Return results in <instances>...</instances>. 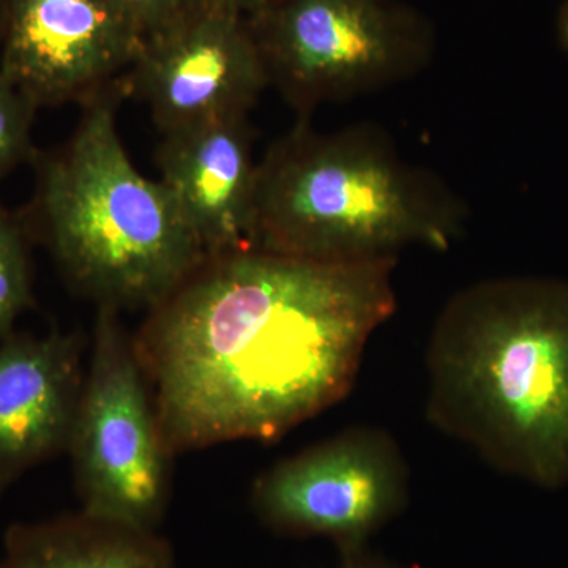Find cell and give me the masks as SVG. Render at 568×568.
<instances>
[{"label":"cell","mask_w":568,"mask_h":568,"mask_svg":"<svg viewBox=\"0 0 568 568\" xmlns=\"http://www.w3.org/2000/svg\"><path fill=\"white\" fill-rule=\"evenodd\" d=\"M395 264L205 257L133 342L168 450L276 439L345 399L394 316Z\"/></svg>","instance_id":"obj_1"},{"label":"cell","mask_w":568,"mask_h":568,"mask_svg":"<svg viewBox=\"0 0 568 568\" xmlns=\"http://www.w3.org/2000/svg\"><path fill=\"white\" fill-rule=\"evenodd\" d=\"M426 418L489 466L540 488L568 485V282L470 284L426 349Z\"/></svg>","instance_id":"obj_2"},{"label":"cell","mask_w":568,"mask_h":568,"mask_svg":"<svg viewBox=\"0 0 568 568\" xmlns=\"http://www.w3.org/2000/svg\"><path fill=\"white\" fill-rule=\"evenodd\" d=\"M465 207L440 179L406 163L377 126L336 132L298 121L257 162L250 248L354 264L407 246L450 248Z\"/></svg>","instance_id":"obj_3"},{"label":"cell","mask_w":568,"mask_h":568,"mask_svg":"<svg viewBox=\"0 0 568 568\" xmlns=\"http://www.w3.org/2000/svg\"><path fill=\"white\" fill-rule=\"evenodd\" d=\"M118 99L84 106L61 149L36 153V189L20 219L100 308L151 310L207 254L163 183L134 168L115 123Z\"/></svg>","instance_id":"obj_4"},{"label":"cell","mask_w":568,"mask_h":568,"mask_svg":"<svg viewBox=\"0 0 568 568\" xmlns=\"http://www.w3.org/2000/svg\"><path fill=\"white\" fill-rule=\"evenodd\" d=\"M268 84L298 121L428 65L433 32L395 0H271L248 17Z\"/></svg>","instance_id":"obj_5"},{"label":"cell","mask_w":568,"mask_h":568,"mask_svg":"<svg viewBox=\"0 0 568 568\" xmlns=\"http://www.w3.org/2000/svg\"><path fill=\"white\" fill-rule=\"evenodd\" d=\"M69 450L81 511L123 528L159 532L170 497L171 452L118 310H99Z\"/></svg>","instance_id":"obj_6"},{"label":"cell","mask_w":568,"mask_h":568,"mask_svg":"<svg viewBox=\"0 0 568 568\" xmlns=\"http://www.w3.org/2000/svg\"><path fill=\"white\" fill-rule=\"evenodd\" d=\"M409 487L394 436L354 425L265 470L254 481L252 506L280 536L325 537L347 555L368 548L406 510Z\"/></svg>","instance_id":"obj_7"},{"label":"cell","mask_w":568,"mask_h":568,"mask_svg":"<svg viewBox=\"0 0 568 568\" xmlns=\"http://www.w3.org/2000/svg\"><path fill=\"white\" fill-rule=\"evenodd\" d=\"M145 37L114 0H7L0 73L37 108L122 97Z\"/></svg>","instance_id":"obj_8"},{"label":"cell","mask_w":568,"mask_h":568,"mask_svg":"<svg viewBox=\"0 0 568 568\" xmlns=\"http://www.w3.org/2000/svg\"><path fill=\"white\" fill-rule=\"evenodd\" d=\"M268 85L248 17L220 2L145 41L123 95L144 103L168 134L248 115Z\"/></svg>","instance_id":"obj_9"},{"label":"cell","mask_w":568,"mask_h":568,"mask_svg":"<svg viewBox=\"0 0 568 568\" xmlns=\"http://www.w3.org/2000/svg\"><path fill=\"white\" fill-rule=\"evenodd\" d=\"M82 381L77 335L13 332L0 342V493L69 450Z\"/></svg>","instance_id":"obj_10"},{"label":"cell","mask_w":568,"mask_h":568,"mask_svg":"<svg viewBox=\"0 0 568 568\" xmlns=\"http://www.w3.org/2000/svg\"><path fill=\"white\" fill-rule=\"evenodd\" d=\"M248 115L163 134L160 182L207 256L250 246L257 162Z\"/></svg>","instance_id":"obj_11"},{"label":"cell","mask_w":568,"mask_h":568,"mask_svg":"<svg viewBox=\"0 0 568 568\" xmlns=\"http://www.w3.org/2000/svg\"><path fill=\"white\" fill-rule=\"evenodd\" d=\"M0 568H174V552L159 532L80 510L7 530Z\"/></svg>","instance_id":"obj_12"},{"label":"cell","mask_w":568,"mask_h":568,"mask_svg":"<svg viewBox=\"0 0 568 568\" xmlns=\"http://www.w3.org/2000/svg\"><path fill=\"white\" fill-rule=\"evenodd\" d=\"M29 239L20 215L0 203V342L13 334L18 317L32 305Z\"/></svg>","instance_id":"obj_13"},{"label":"cell","mask_w":568,"mask_h":568,"mask_svg":"<svg viewBox=\"0 0 568 568\" xmlns=\"http://www.w3.org/2000/svg\"><path fill=\"white\" fill-rule=\"evenodd\" d=\"M37 108L0 73V183L26 160H33Z\"/></svg>","instance_id":"obj_14"},{"label":"cell","mask_w":568,"mask_h":568,"mask_svg":"<svg viewBox=\"0 0 568 568\" xmlns=\"http://www.w3.org/2000/svg\"><path fill=\"white\" fill-rule=\"evenodd\" d=\"M114 2L136 22L148 41L213 3H234V0H114Z\"/></svg>","instance_id":"obj_15"},{"label":"cell","mask_w":568,"mask_h":568,"mask_svg":"<svg viewBox=\"0 0 568 568\" xmlns=\"http://www.w3.org/2000/svg\"><path fill=\"white\" fill-rule=\"evenodd\" d=\"M339 556H342V562L338 568H403L383 556L375 555L368 548Z\"/></svg>","instance_id":"obj_16"},{"label":"cell","mask_w":568,"mask_h":568,"mask_svg":"<svg viewBox=\"0 0 568 568\" xmlns=\"http://www.w3.org/2000/svg\"><path fill=\"white\" fill-rule=\"evenodd\" d=\"M558 33L560 44L568 52V0H566V3H564L562 9L559 11Z\"/></svg>","instance_id":"obj_17"},{"label":"cell","mask_w":568,"mask_h":568,"mask_svg":"<svg viewBox=\"0 0 568 568\" xmlns=\"http://www.w3.org/2000/svg\"><path fill=\"white\" fill-rule=\"evenodd\" d=\"M268 2H271V0H234L235 6L244 11L246 17L253 14L254 11L263 9V7L267 6Z\"/></svg>","instance_id":"obj_18"},{"label":"cell","mask_w":568,"mask_h":568,"mask_svg":"<svg viewBox=\"0 0 568 568\" xmlns=\"http://www.w3.org/2000/svg\"><path fill=\"white\" fill-rule=\"evenodd\" d=\"M7 0H0V43H2L3 26H6Z\"/></svg>","instance_id":"obj_19"}]
</instances>
